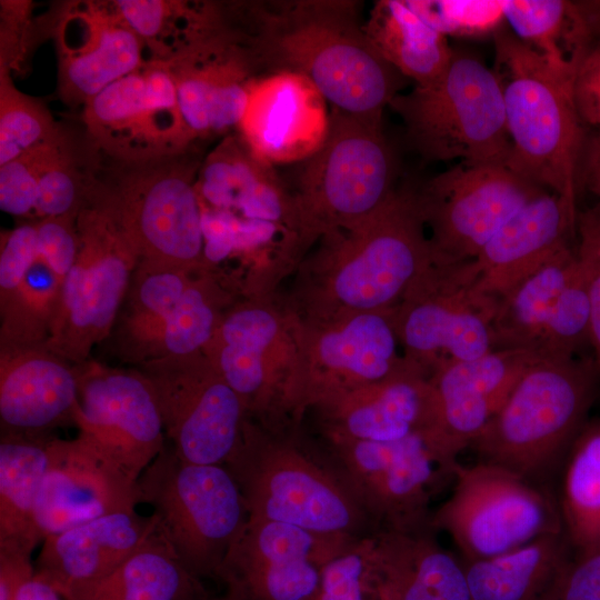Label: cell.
<instances>
[{
    "label": "cell",
    "mask_w": 600,
    "mask_h": 600,
    "mask_svg": "<svg viewBox=\"0 0 600 600\" xmlns=\"http://www.w3.org/2000/svg\"><path fill=\"white\" fill-rule=\"evenodd\" d=\"M83 120L96 144L121 162L174 156L191 142L173 72L162 61H148L108 86L84 106Z\"/></svg>",
    "instance_id": "18"
},
{
    "label": "cell",
    "mask_w": 600,
    "mask_h": 600,
    "mask_svg": "<svg viewBox=\"0 0 600 600\" xmlns=\"http://www.w3.org/2000/svg\"><path fill=\"white\" fill-rule=\"evenodd\" d=\"M76 218L77 214L49 217L36 224L39 257L61 281L72 268L79 250Z\"/></svg>",
    "instance_id": "47"
},
{
    "label": "cell",
    "mask_w": 600,
    "mask_h": 600,
    "mask_svg": "<svg viewBox=\"0 0 600 600\" xmlns=\"http://www.w3.org/2000/svg\"><path fill=\"white\" fill-rule=\"evenodd\" d=\"M113 11L86 4L62 22L59 91L66 103L84 106L117 80L139 69L144 43Z\"/></svg>",
    "instance_id": "28"
},
{
    "label": "cell",
    "mask_w": 600,
    "mask_h": 600,
    "mask_svg": "<svg viewBox=\"0 0 600 600\" xmlns=\"http://www.w3.org/2000/svg\"><path fill=\"white\" fill-rule=\"evenodd\" d=\"M1 433L47 436L72 422L78 372L46 343H1Z\"/></svg>",
    "instance_id": "27"
},
{
    "label": "cell",
    "mask_w": 600,
    "mask_h": 600,
    "mask_svg": "<svg viewBox=\"0 0 600 600\" xmlns=\"http://www.w3.org/2000/svg\"><path fill=\"white\" fill-rule=\"evenodd\" d=\"M576 253L582 269L591 311L590 344L600 369V203L578 214Z\"/></svg>",
    "instance_id": "45"
},
{
    "label": "cell",
    "mask_w": 600,
    "mask_h": 600,
    "mask_svg": "<svg viewBox=\"0 0 600 600\" xmlns=\"http://www.w3.org/2000/svg\"><path fill=\"white\" fill-rule=\"evenodd\" d=\"M328 101L306 78L291 72L257 77L238 126L239 138L259 160L301 163L323 144L330 124Z\"/></svg>",
    "instance_id": "24"
},
{
    "label": "cell",
    "mask_w": 600,
    "mask_h": 600,
    "mask_svg": "<svg viewBox=\"0 0 600 600\" xmlns=\"http://www.w3.org/2000/svg\"><path fill=\"white\" fill-rule=\"evenodd\" d=\"M572 99L583 124L600 131V42L591 46L577 70Z\"/></svg>",
    "instance_id": "48"
},
{
    "label": "cell",
    "mask_w": 600,
    "mask_h": 600,
    "mask_svg": "<svg viewBox=\"0 0 600 600\" xmlns=\"http://www.w3.org/2000/svg\"><path fill=\"white\" fill-rule=\"evenodd\" d=\"M49 464L37 501L42 541L97 518L136 510L137 482L86 436L49 437Z\"/></svg>",
    "instance_id": "22"
},
{
    "label": "cell",
    "mask_w": 600,
    "mask_h": 600,
    "mask_svg": "<svg viewBox=\"0 0 600 600\" xmlns=\"http://www.w3.org/2000/svg\"><path fill=\"white\" fill-rule=\"evenodd\" d=\"M504 20L561 80L571 86L593 38L578 1L503 0Z\"/></svg>",
    "instance_id": "34"
},
{
    "label": "cell",
    "mask_w": 600,
    "mask_h": 600,
    "mask_svg": "<svg viewBox=\"0 0 600 600\" xmlns=\"http://www.w3.org/2000/svg\"><path fill=\"white\" fill-rule=\"evenodd\" d=\"M504 164L459 162L416 190L432 260H473L522 207L546 192Z\"/></svg>",
    "instance_id": "15"
},
{
    "label": "cell",
    "mask_w": 600,
    "mask_h": 600,
    "mask_svg": "<svg viewBox=\"0 0 600 600\" xmlns=\"http://www.w3.org/2000/svg\"><path fill=\"white\" fill-rule=\"evenodd\" d=\"M407 3L447 38L493 37L506 22L503 0H407Z\"/></svg>",
    "instance_id": "41"
},
{
    "label": "cell",
    "mask_w": 600,
    "mask_h": 600,
    "mask_svg": "<svg viewBox=\"0 0 600 600\" xmlns=\"http://www.w3.org/2000/svg\"><path fill=\"white\" fill-rule=\"evenodd\" d=\"M554 489L564 537L573 553L600 550V417L572 443Z\"/></svg>",
    "instance_id": "38"
},
{
    "label": "cell",
    "mask_w": 600,
    "mask_h": 600,
    "mask_svg": "<svg viewBox=\"0 0 600 600\" xmlns=\"http://www.w3.org/2000/svg\"><path fill=\"white\" fill-rule=\"evenodd\" d=\"M591 31L593 43L600 42V0L578 1Z\"/></svg>",
    "instance_id": "53"
},
{
    "label": "cell",
    "mask_w": 600,
    "mask_h": 600,
    "mask_svg": "<svg viewBox=\"0 0 600 600\" xmlns=\"http://www.w3.org/2000/svg\"><path fill=\"white\" fill-rule=\"evenodd\" d=\"M424 161L507 166L511 156L500 81L476 54L453 49L436 79L414 84L389 104Z\"/></svg>",
    "instance_id": "6"
},
{
    "label": "cell",
    "mask_w": 600,
    "mask_h": 600,
    "mask_svg": "<svg viewBox=\"0 0 600 600\" xmlns=\"http://www.w3.org/2000/svg\"><path fill=\"white\" fill-rule=\"evenodd\" d=\"M577 267L576 248L569 244L504 293L492 321L493 348L536 356L553 306Z\"/></svg>",
    "instance_id": "37"
},
{
    "label": "cell",
    "mask_w": 600,
    "mask_h": 600,
    "mask_svg": "<svg viewBox=\"0 0 600 600\" xmlns=\"http://www.w3.org/2000/svg\"><path fill=\"white\" fill-rule=\"evenodd\" d=\"M477 279L472 260H432L393 309L402 353L428 378L494 350L492 321L498 301L479 291Z\"/></svg>",
    "instance_id": "12"
},
{
    "label": "cell",
    "mask_w": 600,
    "mask_h": 600,
    "mask_svg": "<svg viewBox=\"0 0 600 600\" xmlns=\"http://www.w3.org/2000/svg\"><path fill=\"white\" fill-rule=\"evenodd\" d=\"M322 439L376 531L433 530L429 501L437 464L422 436L390 442Z\"/></svg>",
    "instance_id": "17"
},
{
    "label": "cell",
    "mask_w": 600,
    "mask_h": 600,
    "mask_svg": "<svg viewBox=\"0 0 600 600\" xmlns=\"http://www.w3.org/2000/svg\"><path fill=\"white\" fill-rule=\"evenodd\" d=\"M157 517L136 510L107 514L43 539L34 576L60 594L116 570L157 529Z\"/></svg>",
    "instance_id": "31"
},
{
    "label": "cell",
    "mask_w": 600,
    "mask_h": 600,
    "mask_svg": "<svg viewBox=\"0 0 600 600\" xmlns=\"http://www.w3.org/2000/svg\"><path fill=\"white\" fill-rule=\"evenodd\" d=\"M178 157L123 162L117 183L106 187L139 262L190 271L209 269L196 190L200 166Z\"/></svg>",
    "instance_id": "14"
},
{
    "label": "cell",
    "mask_w": 600,
    "mask_h": 600,
    "mask_svg": "<svg viewBox=\"0 0 600 600\" xmlns=\"http://www.w3.org/2000/svg\"><path fill=\"white\" fill-rule=\"evenodd\" d=\"M49 436L1 433L0 547L32 553L42 542L36 509L49 464Z\"/></svg>",
    "instance_id": "35"
},
{
    "label": "cell",
    "mask_w": 600,
    "mask_h": 600,
    "mask_svg": "<svg viewBox=\"0 0 600 600\" xmlns=\"http://www.w3.org/2000/svg\"><path fill=\"white\" fill-rule=\"evenodd\" d=\"M137 497L153 509L159 533L200 579L216 578L249 520L224 464L189 462L167 444L140 474Z\"/></svg>",
    "instance_id": "8"
},
{
    "label": "cell",
    "mask_w": 600,
    "mask_h": 600,
    "mask_svg": "<svg viewBox=\"0 0 600 600\" xmlns=\"http://www.w3.org/2000/svg\"><path fill=\"white\" fill-rule=\"evenodd\" d=\"M73 423L134 479L166 447L158 402L140 371L80 363Z\"/></svg>",
    "instance_id": "20"
},
{
    "label": "cell",
    "mask_w": 600,
    "mask_h": 600,
    "mask_svg": "<svg viewBox=\"0 0 600 600\" xmlns=\"http://www.w3.org/2000/svg\"><path fill=\"white\" fill-rule=\"evenodd\" d=\"M34 573L30 552L0 547V600H16L20 589Z\"/></svg>",
    "instance_id": "50"
},
{
    "label": "cell",
    "mask_w": 600,
    "mask_h": 600,
    "mask_svg": "<svg viewBox=\"0 0 600 600\" xmlns=\"http://www.w3.org/2000/svg\"><path fill=\"white\" fill-rule=\"evenodd\" d=\"M354 539L249 518L216 578L229 600H316L320 566Z\"/></svg>",
    "instance_id": "19"
},
{
    "label": "cell",
    "mask_w": 600,
    "mask_h": 600,
    "mask_svg": "<svg viewBox=\"0 0 600 600\" xmlns=\"http://www.w3.org/2000/svg\"><path fill=\"white\" fill-rule=\"evenodd\" d=\"M538 359L528 351L494 349L444 367L429 378L436 414L424 442L441 472L450 476L458 456L469 449Z\"/></svg>",
    "instance_id": "21"
},
{
    "label": "cell",
    "mask_w": 600,
    "mask_h": 600,
    "mask_svg": "<svg viewBox=\"0 0 600 600\" xmlns=\"http://www.w3.org/2000/svg\"><path fill=\"white\" fill-rule=\"evenodd\" d=\"M364 31L381 58L414 84L440 76L453 54L447 37L418 16L407 0L376 1Z\"/></svg>",
    "instance_id": "36"
},
{
    "label": "cell",
    "mask_w": 600,
    "mask_h": 600,
    "mask_svg": "<svg viewBox=\"0 0 600 600\" xmlns=\"http://www.w3.org/2000/svg\"><path fill=\"white\" fill-rule=\"evenodd\" d=\"M67 143L58 132L10 162L0 166V208L12 216L34 210L40 178Z\"/></svg>",
    "instance_id": "42"
},
{
    "label": "cell",
    "mask_w": 600,
    "mask_h": 600,
    "mask_svg": "<svg viewBox=\"0 0 600 600\" xmlns=\"http://www.w3.org/2000/svg\"><path fill=\"white\" fill-rule=\"evenodd\" d=\"M299 318L277 292L244 296L224 314L202 352L240 397L248 417L280 422L297 361Z\"/></svg>",
    "instance_id": "13"
},
{
    "label": "cell",
    "mask_w": 600,
    "mask_h": 600,
    "mask_svg": "<svg viewBox=\"0 0 600 600\" xmlns=\"http://www.w3.org/2000/svg\"><path fill=\"white\" fill-rule=\"evenodd\" d=\"M381 120L331 108L322 147L300 163L292 192L313 243L367 218L397 189L394 154Z\"/></svg>",
    "instance_id": "9"
},
{
    "label": "cell",
    "mask_w": 600,
    "mask_h": 600,
    "mask_svg": "<svg viewBox=\"0 0 600 600\" xmlns=\"http://www.w3.org/2000/svg\"><path fill=\"white\" fill-rule=\"evenodd\" d=\"M366 537L348 543L320 566L316 600H366Z\"/></svg>",
    "instance_id": "44"
},
{
    "label": "cell",
    "mask_w": 600,
    "mask_h": 600,
    "mask_svg": "<svg viewBox=\"0 0 600 600\" xmlns=\"http://www.w3.org/2000/svg\"><path fill=\"white\" fill-rule=\"evenodd\" d=\"M393 309L323 320L298 317L297 361L281 419L301 423L308 410L411 367L402 353Z\"/></svg>",
    "instance_id": "11"
},
{
    "label": "cell",
    "mask_w": 600,
    "mask_h": 600,
    "mask_svg": "<svg viewBox=\"0 0 600 600\" xmlns=\"http://www.w3.org/2000/svg\"><path fill=\"white\" fill-rule=\"evenodd\" d=\"M67 147L40 178L33 211L42 219L76 216L92 182L80 172Z\"/></svg>",
    "instance_id": "43"
},
{
    "label": "cell",
    "mask_w": 600,
    "mask_h": 600,
    "mask_svg": "<svg viewBox=\"0 0 600 600\" xmlns=\"http://www.w3.org/2000/svg\"><path fill=\"white\" fill-rule=\"evenodd\" d=\"M203 600H229L224 594L221 596V597H212V596H209L208 598L203 599Z\"/></svg>",
    "instance_id": "54"
},
{
    "label": "cell",
    "mask_w": 600,
    "mask_h": 600,
    "mask_svg": "<svg viewBox=\"0 0 600 600\" xmlns=\"http://www.w3.org/2000/svg\"><path fill=\"white\" fill-rule=\"evenodd\" d=\"M556 600H600V550L573 553Z\"/></svg>",
    "instance_id": "49"
},
{
    "label": "cell",
    "mask_w": 600,
    "mask_h": 600,
    "mask_svg": "<svg viewBox=\"0 0 600 600\" xmlns=\"http://www.w3.org/2000/svg\"><path fill=\"white\" fill-rule=\"evenodd\" d=\"M0 83V166H3L59 130L39 101L14 88L6 70L1 71Z\"/></svg>",
    "instance_id": "40"
},
{
    "label": "cell",
    "mask_w": 600,
    "mask_h": 600,
    "mask_svg": "<svg viewBox=\"0 0 600 600\" xmlns=\"http://www.w3.org/2000/svg\"><path fill=\"white\" fill-rule=\"evenodd\" d=\"M39 258L36 224H22L7 234L0 253V307L14 297Z\"/></svg>",
    "instance_id": "46"
},
{
    "label": "cell",
    "mask_w": 600,
    "mask_h": 600,
    "mask_svg": "<svg viewBox=\"0 0 600 600\" xmlns=\"http://www.w3.org/2000/svg\"><path fill=\"white\" fill-rule=\"evenodd\" d=\"M580 179L599 198L600 203V131L587 137L580 164Z\"/></svg>",
    "instance_id": "51"
},
{
    "label": "cell",
    "mask_w": 600,
    "mask_h": 600,
    "mask_svg": "<svg viewBox=\"0 0 600 600\" xmlns=\"http://www.w3.org/2000/svg\"><path fill=\"white\" fill-rule=\"evenodd\" d=\"M16 600H63L60 593L47 581L33 577L18 592Z\"/></svg>",
    "instance_id": "52"
},
{
    "label": "cell",
    "mask_w": 600,
    "mask_h": 600,
    "mask_svg": "<svg viewBox=\"0 0 600 600\" xmlns=\"http://www.w3.org/2000/svg\"><path fill=\"white\" fill-rule=\"evenodd\" d=\"M312 411L322 438L390 442L430 433L436 414L429 378L411 366L382 381L334 399Z\"/></svg>",
    "instance_id": "25"
},
{
    "label": "cell",
    "mask_w": 600,
    "mask_h": 600,
    "mask_svg": "<svg viewBox=\"0 0 600 600\" xmlns=\"http://www.w3.org/2000/svg\"><path fill=\"white\" fill-rule=\"evenodd\" d=\"M140 372L151 383L176 453L193 463L224 464L248 413L204 353L151 359L141 363Z\"/></svg>",
    "instance_id": "16"
},
{
    "label": "cell",
    "mask_w": 600,
    "mask_h": 600,
    "mask_svg": "<svg viewBox=\"0 0 600 600\" xmlns=\"http://www.w3.org/2000/svg\"><path fill=\"white\" fill-rule=\"evenodd\" d=\"M196 190L201 206L288 227L314 244L292 190L274 167L249 151L239 136H228L208 154L199 167Z\"/></svg>",
    "instance_id": "30"
},
{
    "label": "cell",
    "mask_w": 600,
    "mask_h": 600,
    "mask_svg": "<svg viewBox=\"0 0 600 600\" xmlns=\"http://www.w3.org/2000/svg\"><path fill=\"white\" fill-rule=\"evenodd\" d=\"M572 557L560 532L500 556L462 561L472 600H556Z\"/></svg>",
    "instance_id": "32"
},
{
    "label": "cell",
    "mask_w": 600,
    "mask_h": 600,
    "mask_svg": "<svg viewBox=\"0 0 600 600\" xmlns=\"http://www.w3.org/2000/svg\"><path fill=\"white\" fill-rule=\"evenodd\" d=\"M493 71L502 89L511 141L507 167L577 208L587 137L561 80L511 30L493 34Z\"/></svg>",
    "instance_id": "5"
},
{
    "label": "cell",
    "mask_w": 600,
    "mask_h": 600,
    "mask_svg": "<svg viewBox=\"0 0 600 600\" xmlns=\"http://www.w3.org/2000/svg\"><path fill=\"white\" fill-rule=\"evenodd\" d=\"M224 466L242 492L249 518L328 537L376 532L326 448L306 438L301 423L248 417Z\"/></svg>",
    "instance_id": "3"
},
{
    "label": "cell",
    "mask_w": 600,
    "mask_h": 600,
    "mask_svg": "<svg viewBox=\"0 0 600 600\" xmlns=\"http://www.w3.org/2000/svg\"><path fill=\"white\" fill-rule=\"evenodd\" d=\"M60 596L63 600H203L210 594L156 529L109 576Z\"/></svg>",
    "instance_id": "33"
},
{
    "label": "cell",
    "mask_w": 600,
    "mask_h": 600,
    "mask_svg": "<svg viewBox=\"0 0 600 600\" xmlns=\"http://www.w3.org/2000/svg\"><path fill=\"white\" fill-rule=\"evenodd\" d=\"M434 530H378L364 538L367 596L374 600H472L461 558Z\"/></svg>",
    "instance_id": "26"
},
{
    "label": "cell",
    "mask_w": 600,
    "mask_h": 600,
    "mask_svg": "<svg viewBox=\"0 0 600 600\" xmlns=\"http://www.w3.org/2000/svg\"><path fill=\"white\" fill-rule=\"evenodd\" d=\"M352 0H269L222 4L224 19L262 74L308 79L331 108L382 116L406 79L376 51Z\"/></svg>",
    "instance_id": "1"
},
{
    "label": "cell",
    "mask_w": 600,
    "mask_h": 600,
    "mask_svg": "<svg viewBox=\"0 0 600 600\" xmlns=\"http://www.w3.org/2000/svg\"><path fill=\"white\" fill-rule=\"evenodd\" d=\"M190 140L238 128L251 82L261 73L250 51L221 23L168 62Z\"/></svg>",
    "instance_id": "23"
},
{
    "label": "cell",
    "mask_w": 600,
    "mask_h": 600,
    "mask_svg": "<svg viewBox=\"0 0 600 600\" xmlns=\"http://www.w3.org/2000/svg\"><path fill=\"white\" fill-rule=\"evenodd\" d=\"M577 208L546 191L510 218L472 260L477 288L497 301L570 244Z\"/></svg>",
    "instance_id": "29"
},
{
    "label": "cell",
    "mask_w": 600,
    "mask_h": 600,
    "mask_svg": "<svg viewBox=\"0 0 600 600\" xmlns=\"http://www.w3.org/2000/svg\"><path fill=\"white\" fill-rule=\"evenodd\" d=\"M76 227L77 259L62 281L46 346L80 364L114 326L139 256L104 184L91 182Z\"/></svg>",
    "instance_id": "7"
},
{
    "label": "cell",
    "mask_w": 600,
    "mask_h": 600,
    "mask_svg": "<svg viewBox=\"0 0 600 600\" xmlns=\"http://www.w3.org/2000/svg\"><path fill=\"white\" fill-rule=\"evenodd\" d=\"M452 492L431 512L430 526L452 539L461 559L474 561L563 532L554 488L497 464L451 467Z\"/></svg>",
    "instance_id": "10"
},
{
    "label": "cell",
    "mask_w": 600,
    "mask_h": 600,
    "mask_svg": "<svg viewBox=\"0 0 600 600\" xmlns=\"http://www.w3.org/2000/svg\"><path fill=\"white\" fill-rule=\"evenodd\" d=\"M287 299L302 320L391 310L432 262L416 190L396 189L367 218L321 236Z\"/></svg>",
    "instance_id": "2"
},
{
    "label": "cell",
    "mask_w": 600,
    "mask_h": 600,
    "mask_svg": "<svg viewBox=\"0 0 600 600\" xmlns=\"http://www.w3.org/2000/svg\"><path fill=\"white\" fill-rule=\"evenodd\" d=\"M599 376L594 358L536 360L469 449L478 461L554 488L589 420Z\"/></svg>",
    "instance_id": "4"
},
{
    "label": "cell",
    "mask_w": 600,
    "mask_h": 600,
    "mask_svg": "<svg viewBox=\"0 0 600 600\" xmlns=\"http://www.w3.org/2000/svg\"><path fill=\"white\" fill-rule=\"evenodd\" d=\"M578 258V257H577ZM591 311L586 279L578 267L559 294L536 348L539 359L577 357L590 344Z\"/></svg>",
    "instance_id": "39"
}]
</instances>
